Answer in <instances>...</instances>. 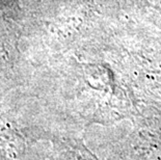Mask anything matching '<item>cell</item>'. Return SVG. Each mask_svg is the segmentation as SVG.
I'll return each mask as SVG.
<instances>
[{"instance_id": "6da1fadb", "label": "cell", "mask_w": 161, "mask_h": 160, "mask_svg": "<svg viewBox=\"0 0 161 160\" xmlns=\"http://www.w3.org/2000/svg\"><path fill=\"white\" fill-rule=\"evenodd\" d=\"M9 5V3L6 0H0V15H3L4 9L8 8V6Z\"/></svg>"}]
</instances>
